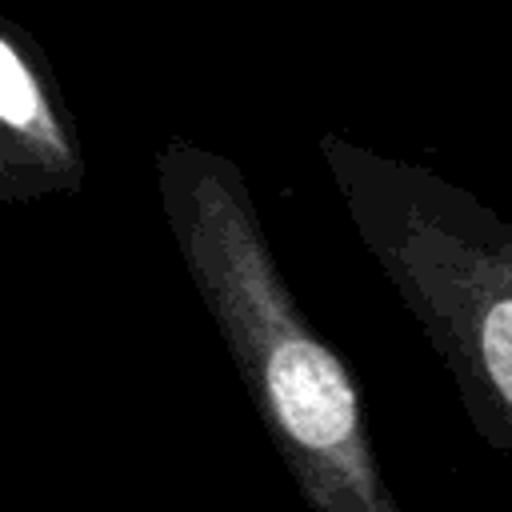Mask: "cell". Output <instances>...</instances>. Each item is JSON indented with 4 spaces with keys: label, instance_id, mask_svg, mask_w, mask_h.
<instances>
[{
    "label": "cell",
    "instance_id": "7a4b0ae2",
    "mask_svg": "<svg viewBox=\"0 0 512 512\" xmlns=\"http://www.w3.org/2000/svg\"><path fill=\"white\" fill-rule=\"evenodd\" d=\"M352 232L444 360L472 428L512 464V224L440 172L320 136Z\"/></svg>",
    "mask_w": 512,
    "mask_h": 512
},
{
    "label": "cell",
    "instance_id": "6da1fadb",
    "mask_svg": "<svg viewBox=\"0 0 512 512\" xmlns=\"http://www.w3.org/2000/svg\"><path fill=\"white\" fill-rule=\"evenodd\" d=\"M156 192L240 384L312 512H400L340 352L296 304L236 160L184 136L156 152Z\"/></svg>",
    "mask_w": 512,
    "mask_h": 512
},
{
    "label": "cell",
    "instance_id": "3957f363",
    "mask_svg": "<svg viewBox=\"0 0 512 512\" xmlns=\"http://www.w3.org/2000/svg\"><path fill=\"white\" fill-rule=\"evenodd\" d=\"M84 156L56 76L24 28L0 16V200L76 192Z\"/></svg>",
    "mask_w": 512,
    "mask_h": 512
}]
</instances>
